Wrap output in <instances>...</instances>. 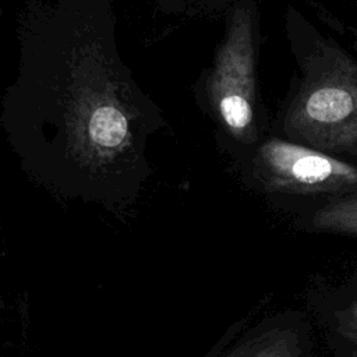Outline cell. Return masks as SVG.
<instances>
[{"label":"cell","instance_id":"7a4b0ae2","mask_svg":"<svg viewBox=\"0 0 357 357\" xmlns=\"http://www.w3.org/2000/svg\"><path fill=\"white\" fill-rule=\"evenodd\" d=\"M212 106L227 131L238 141L255 135V42L247 7H237L208 82Z\"/></svg>","mask_w":357,"mask_h":357},{"label":"cell","instance_id":"3957f363","mask_svg":"<svg viewBox=\"0 0 357 357\" xmlns=\"http://www.w3.org/2000/svg\"><path fill=\"white\" fill-rule=\"evenodd\" d=\"M255 167L264 188L271 192L319 194L357 187V167L314 148L282 139L261 145Z\"/></svg>","mask_w":357,"mask_h":357},{"label":"cell","instance_id":"5b68a950","mask_svg":"<svg viewBox=\"0 0 357 357\" xmlns=\"http://www.w3.org/2000/svg\"><path fill=\"white\" fill-rule=\"evenodd\" d=\"M311 223L321 231L357 236V192L328 202L314 213Z\"/></svg>","mask_w":357,"mask_h":357},{"label":"cell","instance_id":"277c9868","mask_svg":"<svg viewBox=\"0 0 357 357\" xmlns=\"http://www.w3.org/2000/svg\"><path fill=\"white\" fill-rule=\"evenodd\" d=\"M229 357H301V344L290 329H271L243 343Z\"/></svg>","mask_w":357,"mask_h":357},{"label":"cell","instance_id":"6da1fadb","mask_svg":"<svg viewBox=\"0 0 357 357\" xmlns=\"http://www.w3.org/2000/svg\"><path fill=\"white\" fill-rule=\"evenodd\" d=\"M284 130L314 149H357V67L339 61L291 103Z\"/></svg>","mask_w":357,"mask_h":357},{"label":"cell","instance_id":"52a82bcc","mask_svg":"<svg viewBox=\"0 0 357 357\" xmlns=\"http://www.w3.org/2000/svg\"><path fill=\"white\" fill-rule=\"evenodd\" d=\"M339 331L351 344L353 357H357V301L351 303L339 315Z\"/></svg>","mask_w":357,"mask_h":357},{"label":"cell","instance_id":"8992f818","mask_svg":"<svg viewBox=\"0 0 357 357\" xmlns=\"http://www.w3.org/2000/svg\"><path fill=\"white\" fill-rule=\"evenodd\" d=\"M89 137L102 148L116 149L124 144L127 137V121L124 114L113 106H99L91 114Z\"/></svg>","mask_w":357,"mask_h":357}]
</instances>
